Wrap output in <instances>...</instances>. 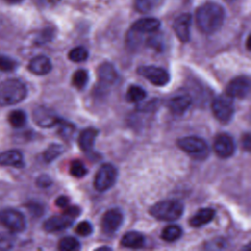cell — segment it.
<instances>
[{
    "mask_svg": "<svg viewBox=\"0 0 251 251\" xmlns=\"http://www.w3.org/2000/svg\"><path fill=\"white\" fill-rule=\"evenodd\" d=\"M118 172L112 164H104L97 171L94 177V187L102 192L110 189L117 180Z\"/></svg>",
    "mask_w": 251,
    "mask_h": 251,
    "instance_id": "8992f818",
    "label": "cell"
},
{
    "mask_svg": "<svg viewBox=\"0 0 251 251\" xmlns=\"http://www.w3.org/2000/svg\"><path fill=\"white\" fill-rule=\"evenodd\" d=\"M215 210L212 208H203L197 211L195 215L189 220V225L193 227H200L204 225L209 224L215 218Z\"/></svg>",
    "mask_w": 251,
    "mask_h": 251,
    "instance_id": "d6986e66",
    "label": "cell"
},
{
    "mask_svg": "<svg viewBox=\"0 0 251 251\" xmlns=\"http://www.w3.org/2000/svg\"><path fill=\"white\" fill-rule=\"evenodd\" d=\"M36 184L39 186V187H43V188H46L48 186H50L52 184V180L51 178L46 176V175H42L40 176L37 180H36Z\"/></svg>",
    "mask_w": 251,
    "mask_h": 251,
    "instance_id": "d590c367",
    "label": "cell"
},
{
    "mask_svg": "<svg viewBox=\"0 0 251 251\" xmlns=\"http://www.w3.org/2000/svg\"><path fill=\"white\" fill-rule=\"evenodd\" d=\"M250 92V79L248 76L241 75L234 77L226 86V95L231 98L243 99Z\"/></svg>",
    "mask_w": 251,
    "mask_h": 251,
    "instance_id": "9c48e42d",
    "label": "cell"
},
{
    "mask_svg": "<svg viewBox=\"0 0 251 251\" xmlns=\"http://www.w3.org/2000/svg\"><path fill=\"white\" fill-rule=\"evenodd\" d=\"M69 202H70V199H69L67 196H65V195L59 196V197L56 199V201H55L56 205H57L58 207H60V208H66V207H68Z\"/></svg>",
    "mask_w": 251,
    "mask_h": 251,
    "instance_id": "8d00e7d4",
    "label": "cell"
},
{
    "mask_svg": "<svg viewBox=\"0 0 251 251\" xmlns=\"http://www.w3.org/2000/svg\"><path fill=\"white\" fill-rule=\"evenodd\" d=\"M60 126V128H59V134L61 135L62 138H65V139H68L70 138L74 131H75V126L72 125L71 123L69 122H66L64 120H61L59 121V123L57 124Z\"/></svg>",
    "mask_w": 251,
    "mask_h": 251,
    "instance_id": "1f68e13d",
    "label": "cell"
},
{
    "mask_svg": "<svg viewBox=\"0 0 251 251\" xmlns=\"http://www.w3.org/2000/svg\"><path fill=\"white\" fill-rule=\"evenodd\" d=\"M14 245V237L11 233L0 232V250L11 249Z\"/></svg>",
    "mask_w": 251,
    "mask_h": 251,
    "instance_id": "d6a6232c",
    "label": "cell"
},
{
    "mask_svg": "<svg viewBox=\"0 0 251 251\" xmlns=\"http://www.w3.org/2000/svg\"><path fill=\"white\" fill-rule=\"evenodd\" d=\"M190 25H191V15L183 13L179 15L173 24L174 31L176 37L181 42H187L190 38Z\"/></svg>",
    "mask_w": 251,
    "mask_h": 251,
    "instance_id": "4fadbf2b",
    "label": "cell"
},
{
    "mask_svg": "<svg viewBox=\"0 0 251 251\" xmlns=\"http://www.w3.org/2000/svg\"><path fill=\"white\" fill-rule=\"evenodd\" d=\"M98 130L94 127H87L83 129L78 136V145L83 152H88L92 149Z\"/></svg>",
    "mask_w": 251,
    "mask_h": 251,
    "instance_id": "ffe728a7",
    "label": "cell"
},
{
    "mask_svg": "<svg viewBox=\"0 0 251 251\" xmlns=\"http://www.w3.org/2000/svg\"><path fill=\"white\" fill-rule=\"evenodd\" d=\"M0 223L13 232H20L25 228V216L15 209H4L0 211Z\"/></svg>",
    "mask_w": 251,
    "mask_h": 251,
    "instance_id": "52a82bcc",
    "label": "cell"
},
{
    "mask_svg": "<svg viewBox=\"0 0 251 251\" xmlns=\"http://www.w3.org/2000/svg\"><path fill=\"white\" fill-rule=\"evenodd\" d=\"M181 233H182V230L180 226L176 225H171V226H167L162 230L161 237L163 240L167 242H173L177 240L181 236Z\"/></svg>",
    "mask_w": 251,
    "mask_h": 251,
    "instance_id": "cb8c5ba5",
    "label": "cell"
},
{
    "mask_svg": "<svg viewBox=\"0 0 251 251\" xmlns=\"http://www.w3.org/2000/svg\"><path fill=\"white\" fill-rule=\"evenodd\" d=\"M144 236L137 231H128L124 234L121 239V244L127 248H141L144 245Z\"/></svg>",
    "mask_w": 251,
    "mask_h": 251,
    "instance_id": "7402d4cb",
    "label": "cell"
},
{
    "mask_svg": "<svg viewBox=\"0 0 251 251\" xmlns=\"http://www.w3.org/2000/svg\"><path fill=\"white\" fill-rule=\"evenodd\" d=\"M242 147L246 150V151H249L250 150V147H251V138H250V134L249 133H246L243 135L242 137Z\"/></svg>",
    "mask_w": 251,
    "mask_h": 251,
    "instance_id": "74e56055",
    "label": "cell"
},
{
    "mask_svg": "<svg viewBox=\"0 0 251 251\" xmlns=\"http://www.w3.org/2000/svg\"><path fill=\"white\" fill-rule=\"evenodd\" d=\"M27 94L23 81L10 78L0 83V106H10L23 101Z\"/></svg>",
    "mask_w": 251,
    "mask_h": 251,
    "instance_id": "7a4b0ae2",
    "label": "cell"
},
{
    "mask_svg": "<svg viewBox=\"0 0 251 251\" xmlns=\"http://www.w3.org/2000/svg\"><path fill=\"white\" fill-rule=\"evenodd\" d=\"M80 245L78 240L72 236H67L62 238L58 245V248L62 251H73V250L78 249Z\"/></svg>",
    "mask_w": 251,
    "mask_h": 251,
    "instance_id": "f546056e",
    "label": "cell"
},
{
    "mask_svg": "<svg viewBox=\"0 0 251 251\" xmlns=\"http://www.w3.org/2000/svg\"><path fill=\"white\" fill-rule=\"evenodd\" d=\"M88 82V73L83 69L76 70L72 77V83L77 89H82Z\"/></svg>",
    "mask_w": 251,
    "mask_h": 251,
    "instance_id": "484cf974",
    "label": "cell"
},
{
    "mask_svg": "<svg viewBox=\"0 0 251 251\" xmlns=\"http://www.w3.org/2000/svg\"><path fill=\"white\" fill-rule=\"evenodd\" d=\"M70 174L76 178H81L87 174V169L80 160H74L70 165Z\"/></svg>",
    "mask_w": 251,
    "mask_h": 251,
    "instance_id": "f1b7e54d",
    "label": "cell"
},
{
    "mask_svg": "<svg viewBox=\"0 0 251 251\" xmlns=\"http://www.w3.org/2000/svg\"><path fill=\"white\" fill-rule=\"evenodd\" d=\"M146 97V91L139 85H130L126 91V100L128 102H141Z\"/></svg>",
    "mask_w": 251,
    "mask_h": 251,
    "instance_id": "d4e9b609",
    "label": "cell"
},
{
    "mask_svg": "<svg viewBox=\"0 0 251 251\" xmlns=\"http://www.w3.org/2000/svg\"><path fill=\"white\" fill-rule=\"evenodd\" d=\"M8 120L14 127H21L26 122V115L22 110H16L10 113Z\"/></svg>",
    "mask_w": 251,
    "mask_h": 251,
    "instance_id": "83f0119b",
    "label": "cell"
},
{
    "mask_svg": "<svg viewBox=\"0 0 251 251\" xmlns=\"http://www.w3.org/2000/svg\"><path fill=\"white\" fill-rule=\"evenodd\" d=\"M225 17L224 7L216 2H206L198 7L195 12L196 25L206 34L218 31L224 24Z\"/></svg>",
    "mask_w": 251,
    "mask_h": 251,
    "instance_id": "6da1fadb",
    "label": "cell"
},
{
    "mask_svg": "<svg viewBox=\"0 0 251 251\" xmlns=\"http://www.w3.org/2000/svg\"><path fill=\"white\" fill-rule=\"evenodd\" d=\"M164 0H134V8L139 13H150L159 8Z\"/></svg>",
    "mask_w": 251,
    "mask_h": 251,
    "instance_id": "603a6c76",
    "label": "cell"
},
{
    "mask_svg": "<svg viewBox=\"0 0 251 251\" xmlns=\"http://www.w3.org/2000/svg\"><path fill=\"white\" fill-rule=\"evenodd\" d=\"M137 73L156 86H164L170 82V74L163 68L156 66H141Z\"/></svg>",
    "mask_w": 251,
    "mask_h": 251,
    "instance_id": "ba28073f",
    "label": "cell"
},
{
    "mask_svg": "<svg viewBox=\"0 0 251 251\" xmlns=\"http://www.w3.org/2000/svg\"><path fill=\"white\" fill-rule=\"evenodd\" d=\"M97 74L99 81L104 85H112L118 79L117 70L111 63L101 64L98 68Z\"/></svg>",
    "mask_w": 251,
    "mask_h": 251,
    "instance_id": "ac0fdd59",
    "label": "cell"
},
{
    "mask_svg": "<svg viewBox=\"0 0 251 251\" xmlns=\"http://www.w3.org/2000/svg\"><path fill=\"white\" fill-rule=\"evenodd\" d=\"M160 25H161V23L156 18H143V19H139L138 21H136L132 25L130 30L137 34L152 33V32L157 31L159 29Z\"/></svg>",
    "mask_w": 251,
    "mask_h": 251,
    "instance_id": "9a60e30c",
    "label": "cell"
},
{
    "mask_svg": "<svg viewBox=\"0 0 251 251\" xmlns=\"http://www.w3.org/2000/svg\"><path fill=\"white\" fill-rule=\"evenodd\" d=\"M191 97L188 94H177L169 101V108L175 115L183 114L191 105Z\"/></svg>",
    "mask_w": 251,
    "mask_h": 251,
    "instance_id": "e0dca14e",
    "label": "cell"
},
{
    "mask_svg": "<svg viewBox=\"0 0 251 251\" xmlns=\"http://www.w3.org/2000/svg\"><path fill=\"white\" fill-rule=\"evenodd\" d=\"M6 2H8V3H12V4H15V3H20V2H22L23 0H5Z\"/></svg>",
    "mask_w": 251,
    "mask_h": 251,
    "instance_id": "f35d334b",
    "label": "cell"
},
{
    "mask_svg": "<svg viewBox=\"0 0 251 251\" xmlns=\"http://www.w3.org/2000/svg\"><path fill=\"white\" fill-rule=\"evenodd\" d=\"M16 67V63L7 57H0V70L12 71Z\"/></svg>",
    "mask_w": 251,
    "mask_h": 251,
    "instance_id": "e575fe53",
    "label": "cell"
},
{
    "mask_svg": "<svg viewBox=\"0 0 251 251\" xmlns=\"http://www.w3.org/2000/svg\"><path fill=\"white\" fill-rule=\"evenodd\" d=\"M225 1H226V2H232V1H234V0H225Z\"/></svg>",
    "mask_w": 251,
    "mask_h": 251,
    "instance_id": "ab89813d",
    "label": "cell"
},
{
    "mask_svg": "<svg viewBox=\"0 0 251 251\" xmlns=\"http://www.w3.org/2000/svg\"><path fill=\"white\" fill-rule=\"evenodd\" d=\"M0 165L13 166V167H23L24 158L20 151L18 150H8L0 154Z\"/></svg>",
    "mask_w": 251,
    "mask_h": 251,
    "instance_id": "44dd1931",
    "label": "cell"
},
{
    "mask_svg": "<svg viewBox=\"0 0 251 251\" xmlns=\"http://www.w3.org/2000/svg\"><path fill=\"white\" fill-rule=\"evenodd\" d=\"M213 147L215 153L221 158H228L232 156L235 151L233 138L227 133L218 134L215 138Z\"/></svg>",
    "mask_w": 251,
    "mask_h": 251,
    "instance_id": "7c38bea8",
    "label": "cell"
},
{
    "mask_svg": "<svg viewBox=\"0 0 251 251\" xmlns=\"http://www.w3.org/2000/svg\"><path fill=\"white\" fill-rule=\"evenodd\" d=\"M124 222V215L119 209H110L102 217L101 228L106 234L116 232Z\"/></svg>",
    "mask_w": 251,
    "mask_h": 251,
    "instance_id": "30bf717a",
    "label": "cell"
},
{
    "mask_svg": "<svg viewBox=\"0 0 251 251\" xmlns=\"http://www.w3.org/2000/svg\"><path fill=\"white\" fill-rule=\"evenodd\" d=\"M183 204L176 199L157 202L149 209V214L159 221H176L183 214Z\"/></svg>",
    "mask_w": 251,
    "mask_h": 251,
    "instance_id": "3957f363",
    "label": "cell"
},
{
    "mask_svg": "<svg viewBox=\"0 0 251 251\" xmlns=\"http://www.w3.org/2000/svg\"><path fill=\"white\" fill-rule=\"evenodd\" d=\"M212 112L221 123H228L234 115V105L232 98L228 95H221L212 102Z\"/></svg>",
    "mask_w": 251,
    "mask_h": 251,
    "instance_id": "5b68a950",
    "label": "cell"
},
{
    "mask_svg": "<svg viewBox=\"0 0 251 251\" xmlns=\"http://www.w3.org/2000/svg\"><path fill=\"white\" fill-rule=\"evenodd\" d=\"M52 69L51 61L48 57L39 55L32 58L28 64V70L37 75H47Z\"/></svg>",
    "mask_w": 251,
    "mask_h": 251,
    "instance_id": "2e32d148",
    "label": "cell"
},
{
    "mask_svg": "<svg viewBox=\"0 0 251 251\" xmlns=\"http://www.w3.org/2000/svg\"><path fill=\"white\" fill-rule=\"evenodd\" d=\"M63 152V146L60 144H51L44 152L43 158L46 162H51L60 156Z\"/></svg>",
    "mask_w": 251,
    "mask_h": 251,
    "instance_id": "4dcf8cb0",
    "label": "cell"
},
{
    "mask_svg": "<svg viewBox=\"0 0 251 251\" xmlns=\"http://www.w3.org/2000/svg\"><path fill=\"white\" fill-rule=\"evenodd\" d=\"M177 145L183 152L196 159L205 158L209 152L207 142L203 138L194 135L179 138L177 140Z\"/></svg>",
    "mask_w": 251,
    "mask_h": 251,
    "instance_id": "277c9868",
    "label": "cell"
},
{
    "mask_svg": "<svg viewBox=\"0 0 251 251\" xmlns=\"http://www.w3.org/2000/svg\"><path fill=\"white\" fill-rule=\"evenodd\" d=\"M74 218L63 213L59 216H53L45 221L43 224V228L47 232H58L63 229L68 228L74 223Z\"/></svg>",
    "mask_w": 251,
    "mask_h": 251,
    "instance_id": "5bb4252c",
    "label": "cell"
},
{
    "mask_svg": "<svg viewBox=\"0 0 251 251\" xmlns=\"http://www.w3.org/2000/svg\"><path fill=\"white\" fill-rule=\"evenodd\" d=\"M92 231H93L92 225L87 221L80 222L75 227V232L80 236H88L92 233Z\"/></svg>",
    "mask_w": 251,
    "mask_h": 251,
    "instance_id": "836d02e7",
    "label": "cell"
},
{
    "mask_svg": "<svg viewBox=\"0 0 251 251\" xmlns=\"http://www.w3.org/2000/svg\"><path fill=\"white\" fill-rule=\"evenodd\" d=\"M69 59L75 63H80L88 58V51L83 46H77L73 48L68 55Z\"/></svg>",
    "mask_w": 251,
    "mask_h": 251,
    "instance_id": "4316f807",
    "label": "cell"
},
{
    "mask_svg": "<svg viewBox=\"0 0 251 251\" xmlns=\"http://www.w3.org/2000/svg\"><path fill=\"white\" fill-rule=\"evenodd\" d=\"M34 123L41 127H51L57 125L60 121V118L56 113L45 106H38L33 110L32 113Z\"/></svg>",
    "mask_w": 251,
    "mask_h": 251,
    "instance_id": "8fae6325",
    "label": "cell"
}]
</instances>
